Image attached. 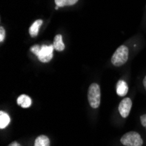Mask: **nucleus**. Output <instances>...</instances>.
Returning <instances> with one entry per match:
<instances>
[{
    "instance_id": "nucleus-1",
    "label": "nucleus",
    "mask_w": 146,
    "mask_h": 146,
    "mask_svg": "<svg viewBox=\"0 0 146 146\" xmlns=\"http://www.w3.org/2000/svg\"><path fill=\"white\" fill-rule=\"evenodd\" d=\"M88 99L89 105L93 109H97L101 103V89L96 83L90 85L88 91Z\"/></svg>"
},
{
    "instance_id": "nucleus-2",
    "label": "nucleus",
    "mask_w": 146,
    "mask_h": 146,
    "mask_svg": "<svg viewBox=\"0 0 146 146\" xmlns=\"http://www.w3.org/2000/svg\"><path fill=\"white\" fill-rule=\"evenodd\" d=\"M129 57V49L125 46L118 47L111 58V62L115 67H120L127 62Z\"/></svg>"
},
{
    "instance_id": "nucleus-3",
    "label": "nucleus",
    "mask_w": 146,
    "mask_h": 146,
    "mask_svg": "<svg viewBox=\"0 0 146 146\" xmlns=\"http://www.w3.org/2000/svg\"><path fill=\"white\" fill-rule=\"evenodd\" d=\"M121 143L125 146H142L143 142L137 132L130 131L122 137Z\"/></svg>"
},
{
    "instance_id": "nucleus-4",
    "label": "nucleus",
    "mask_w": 146,
    "mask_h": 146,
    "mask_svg": "<svg viewBox=\"0 0 146 146\" xmlns=\"http://www.w3.org/2000/svg\"><path fill=\"white\" fill-rule=\"evenodd\" d=\"M54 46H41L39 54L37 56L38 60L43 63L49 62L52 58V51H54Z\"/></svg>"
},
{
    "instance_id": "nucleus-5",
    "label": "nucleus",
    "mask_w": 146,
    "mask_h": 146,
    "mask_svg": "<svg viewBox=\"0 0 146 146\" xmlns=\"http://www.w3.org/2000/svg\"><path fill=\"white\" fill-rule=\"evenodd\" d=\"M131 107H132V102H131V99L130 98H124L118 106V110H119V113L121 114V115L125 118L129 115V112H130V110H131Z\"/></svg>"
},
{
    "instance_id": "nucleus-6",
    "label": "nucleus",
    "mask_w": 146,
    "mask_h": 146,
    "mask_svg": "<svg viewBox=\"0 0 146 146\" xmlns=\"http://www.w3.org/2000/svg\"><path fill=\"white\" fill-rule=\"evenodd\" d=\"M128 90H129L128 85L124 81H123V80L118 81L116 84V93L119 96H124L125 95H127Z\"/></svg>"
},
{
    "instance_id": "nucleus-7",
    "label": "nucleus",
    "mask_w": 146,
    "mask_h": 146,
    "mask_svg": "<svg viewBox=\"0 0 146 146\" xmlns=\"http://www.w3.org/2000/svg\"><path fill=\"white\" fill-rule=\"evenodd\" d=\"M17 102L19 106H21L22 108H29L30 106L32 105V100L31 98L28 96H26V95H21L18 100H17Z\"/></svg>"
},
{
    "instance_id": "nucleus-8",
    "label": "nucleus",
    "mask_w": 146,
    "mask_h": 146,
    "mask_svg": "<svg viewBox=\"0 0 146 146\" xmlns=\"http://www.w3.org/2000/svg\"><path fill=\"white\" fill-rule=\"evenodd\" d=\"M42 23L43 21L41 19H38L31 25V27L29 29V33L31 37L34 38L38 34V30H39V27H40V25H42Z\"/></svg>"
},
{
    "instance_id": "nucleus-9",
    "label": "nucleus",
    "mask_w": 146,
    "mask_h": 146,
    "mask_svg": "<svg viewBox=\"0 0 146 146\" xmlns=\"http://www.w3.org/2000/svg\"><path fill=\"white\" fill-rule=\"evenodd\" d=\"M34 146H50V140L46 136L40 135L35 139Z\"/></svg>"
},
{
    "instance_id": "nucleus-10",
    "label": "nucleus",
    "mask_w": 146,
    "mask_h": 146,
    "mask_svg": "<svg viewBox=\"0 0 146 146\" xmlns=\"http://www.w3.org/2000/svg\"><path fill=\"white\" fill-rule=\"evenodd\" d=\"M54 47L57 51H63L65 49V45L62 40V36L60 34H58L54 37Z\"/></svg>"
},
{
    "instance_id": "nucleus-11",
    "label": "nucleus",
    "mask_w": 146,
    "mask_h": 146,
    "mask_svg": "<svg viewBox=\"0 0 146 146\" xmlns=\"http://www.w3.org/2000/svg\"><path fill=\"white\" fill-rule=\"evenodd\" d=\"M10 116L5 112H0V129H5L10 123Z\"/></svg>"
},
{
    "instance_id": "nucleus-12",
    "label": "nucleus",
    "mask_w": 146,
    "mask_h": 146,
    "mask_svg": "<svg viewBox=\"0 0 146 146\" xmlns=\"http://www.w3.org/2000/svg\"><path fill=\"white\" fill-rule=\"evenodd\" d=\"M78 2V0H55V4L59 7H64L68 5H73Z\"/></svg>"
},
{
    "instance_id": "nucleus-13",
    "label": "nucleus",
    "mask_w": 146,
    "mask_h": 146,
    "mask_svg": "<svg viewBox=\"0 0 146 146\" xmlns=\"http://www.w3.org/2000/svg\"><path fill=\"white\" fill-rule=\"evenodd\" d=\"M40 46H38V45H35V46H32L31 47V52H33V54H35V55H37L38 56V54H39V51H40Z\"/></svg>"
},
{
    "instance_id": "nucleus-14",
    "label": "nucleus",
    "mask_w": 146,
    "mask_h": 146,
    "mask_svg": "<svg viewBox=\"0 0 146 146\" xmlns=\"http://www.w3.org/2000/svg\"><path fill=\"white\" fill-rule=\"evenodd\" d=\"M5 38V31L3 26L0 27V42H3Z\"/></svg>"
},
{
    "instance_id": "nucleus-15",
    "label": "nucleus",
    "mask_w": 146,
    "mask_h": 146,
    "mask_svg": "<svg viewBox=\"0 0 146 146\" xmlns=\"http://www.w3.org/2000/svg\"><path fill=\"white\" fill-rule=\"evenodd\" d=\"M140 120H141V123H142V125H143V127H145V129H146V114H145V115H141Z\"/></svg>"
},
{
    "instance_id": "nucleus-16",
    "label": "nucleus",
    "mask_w": 146,
    "mask_h": 146,
    "mask_svg": "<svg viewBox=\"0 0 146 146\" xmlns=\"http://www.w3.org/2000/svg\"><path fill=\"white\" fill-rule=\"evenodd\" d=\"M8 146H21L18 142H12V143H11Z\"/></svg>"
},
{
    "instance_id": "nucleus-17",
    "label": "nucleus",
    "mask_w": 146,
    "mask_h": 146,
    "mask_svg": "<svg viewBox=\"0 0 146 146\" xmlns=\"http://www.w3.org/2000/svg\"><path fill=\"white\" fill-rule=\"evenodd\" d=\"M143 86H144V88H145V89H146V76H145L144 79H143Z\"/></svg>"
}]
</instances>
